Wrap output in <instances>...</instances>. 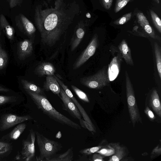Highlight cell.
I'll use <instances>...</instances> for the list:
<instances>
[{
	"label": "cell",
	"mask_w": 161,
	"mask_h": 161,
	"mask_svg": "<svg viewBox=\"0 0 161 161\" xmlns=\"http://www.w3.org/2000/svg\"><path fill=\"white\" fill-rule=\"evenodd\" d=\"M81 126L87 129L90 131L95 132V130L88 122L83 120L82 118L79 119Z\"/></svg>",
	"instance_id": "36"
},
{
	"label": "cell",
	"mask_w": 161,
	"mask_h": 161,
	"mask_svg": "<svg viewBox=\"0 0 161 161\" xmlns=\"http://www.w3.org/2000/svg\"><path fill=\"white\" fill-rule=\"evenodd\" d=\"M108 69L107 66H104L93 75L80 78V83L90 89H102L108 85L110 81Z\"/></svg>",
	"instance_id": "4"
},
{
	"label": "cell",
	"mask_w": 161,
	"mask_h": 161,
	"mask_svg": "<svg viewBox=\"0 0 161 161\" xmlns=\"http://www.w3.org/2000/svg\"><path fill=\"white\" fill-rule=\"evenodd\" d=\"M36 139L35 130H30L29 134L25 139L22 141V147L20 153V159L25 161L32 160L35 156V142Z\"/></svg>",
	"instance_id": "6"
},
{
	"label": "cell",
	"mask_w": 161,
	"mask_h": 161,
	"mask_svg": "<svg viewBox=\"0 0 161 161\" xmlns=\"http://www.w3.org/2000/svg\"><path fill=\"white\" fill-rule=\"evenodd\" d=\"M105 156H111L114 154L115 150L114 148L110 145L108 148H103L99 150L96 152Z\"/></svg>",
	"instance_id": "32"
},
{
	"label": "cell",
	"mask_w": 161,
	"mask_h": 161,
	"mask_svg": "<svg viewBox=\"0 0 161 161\" xmlns=\"http://www.w3.org/2000/svg\"><path fill=\"white\" fill-rule=\"evenodd\" d=\"M71 87L76 95L81 100L85 102H89V100L88 96L85 92L74 85H71Z\"/></svg>",
	"instance_id": "26"
},
{
	"label": "cell",
	"mask_w": 161,
	"mask_h": 161,
	"mask_svg": "<svg viewBox=\"0 0 161 161\" xmlns=\"http://www.w3.org/2000/svg\"><path fill=\"white\" fill-rule=\"evenodd\" d=\"M126 90L128 109L133 126L136 122H142L139 110L136 103L134 91L129 74L125 71Z\"/></svg>",
	"instance_id": "5"
},
{
	"label": "cell",
	"mask_w": 161,
	"mask_h": 161,
	"mask_svg": "<svg viewBox=\"0 0 161 161\" xmlns=\"http://www.w3.org/2000/svg\"><path fill=\"white\" fill-rule=\"evenodd\" d=\"M35 132L39 152V155L36 157V160L49 161L62 149L63 146L59 142L47 138L37 131Z\"/></svg>",
	"instance_id": "3"
},
{
	"label": "cell",
	"mask_w": 161,
	"mask_h": 161,
	"mask_svg": "<svg viewBox=\"0 0 161 161\" xmlns=\"http://www.w3.org/2000/svg\"><path fill=\"white\" fill-rule=\"evenodd\" d=\"M56 69L54 65L49 62H43L39 64L35 69V72L38 76L53 75Z\"/></svg>",
	"instance_id": "16"
},
{
	"label": "cell",
	"mask_w": 161,
	"mask_h": 161,
	"mask_svg": "<svg viewBox=\"0 0 161 161\" xmlns=\"http://www.w3.org/2000/svg\"><path fill=\"white\" fill-rule=\"evenodd\" d=\"M59 97L62 102V105L64 110L75 119L79 120L82 118L81 115L76 106L61 87Z\"/></svg>",
	"instance_id": "9"
},
{
	"label": "cell",
	"mask_w": 161,
	"mask_h": 161,
	"mask_svg": "<svg viewBox=\"0 0 161 161\" xmlns=\"http://www.w3.org/2000/svg\"><path fill=\"white\" fill-rule=\"evenodd\" d=\"M154 51L158 75L161 79V49L158 43H154Z\"/></svg>",
	"instance_id": "24"
},
{
	"label": "cell",
	"mask_w": 161,
	"mask_h": 161,
	"mask_svg": "<svg viewBox=\"0 0 161 161\" xmlns=\"http://www.w3.org/2000/svg\"><path fill=\"white\" fill-rule=\"evenodd\" d=\"M99 45L98 36L97 34L93 36L90 42L74 63L73 68L76 69L84 64L95 53Z\"/></svg>",
	"instance_id": "7"
},
{
	"label": "cell",
	"mask_w": 161,
	"mask_h": 161,
	"mask_svg": "<svg viewBox=\"0 0 161 161\" xmlns=\"http://www.w3.org/2000/svg\"><path fill=\"white\" fill-rule=\"evenodd\" d=\"M8 57L6 52L0 49V69H3L6 65L8 61Z\"/></svg>",
	"instance_id": "31"
},
{
	"label": "cell",
	"mask_w": 161,
	"mask_h": 161,
	"mask_svg": "<svg viewBox=\"0 0 161 161\" xmlns=\"http://www.w3.org/2000/svg\"></svg>",
	"instance_id": "45"
},
{
	"label": "cell",
	"mask_w": 161,
	"mask_h": 161,
	"mask_svg": "<svg viewBox=\"0 0 161 161\" xmlns=\"http://www.w3.org/2000/svg\"><path fill=\"white\" fill-rule=\"evenodd\" d=\"M13 150L11 143L0 141V158L9 155Z\"/></svg>",
	"instance_id": "25"
},
{
	"label": "cell",
	"mask_w": 161,
	"mask_h": 161,
	"mask_svg": "<svg viewBox=\"0 0 161 161\" xmlns=\"http://www.w3.org/2000/svg\"><path fill=\"white\" fill-rule=\"evenodd\" d=\"M122 58L119 53L114 58L108 67V72L110 81L114 80L119 74L122 62Z\"/></svg>",
	"instance_id": "13"
},
{
	"label": "cell",
	"mask_w": 161,
	"mask_h": 161,
	"mask_svg": "<svg viewBox=\"0 0 161 161\" xmlns=\"http://www.w3.org/2000/svg\"><path fill=\"white\" fill-rule=\"evenodd\" d=\"M16 26L20 31L28 36L34 35L36 29L34 24L22 14H19L15 17Z\"/></svg>",
	"instance_id": "10"
},
{
	"label": "cell",
	"mask_w": 161,
	"mask_h": 161,
	"mask_svg": "<svg viewBox=\"0 0 161 161\" xmlns=\"http://www.w3.org/2000/svg\"><path fill=\"white\" fill-rule=\"evenodd\" d=\"M143 28L150 37L161 42L160 37L155 33L154 30L149 24L145 25Z\"/></svg>",
	"instance_id": "28"
},
{
	"label": "cell",
	"mask_w": 161,
	"mask_h": 161,
	"mask_svg": "<svg viewBox=\"0 0 161 161\" xmlns=\"http://www.w3.org/2000/svg\"><path fill=\"white\" fill-rule=\"evenodd\" d=\"M110 146L114 148L115 153L110 158L108 161H119L125 155L124 148L120 146L119 143H111Z\"/></svg>",
	"instance_id": "22"
},
{
	"label": "cell",
	"mask_w": 161,
	"mask_h": 161,
	"mask_svg": "<svg viewBox=\"0 0 161 161\" xmlns=\"http://www.w3.org/2000/svg\"><path fill=\"white\" fill-rule=\"evenodd\" d=\"M46 2L35 9V23L39 32L41 42L51 47L59 40L75 17L80 12L79 4L74 1L55 0L54 6H46Z\"/></svg>",
	"instance_id": "1"
},
{
	"label": "cell",
	"mask_w": 161,
	"mask_h": 161,
	"mask_svg": "<svg viewBox=\"0 0 161 161\" xmlns=\"http://www.w3.org/2000/svg\"><path fill=\"white\" fill-rule=\"evenodd\" d=\"M33 51L32 42L25 39L20 42L18 45V54L19 58L24 59L31 54Z\"/></svg>",
	"instance_id": "14"
},
{
	"label": "cell",
	"mask_w": 161,
	"mask_h": 161,
	"mask_svg": "<svg viewBox=\"0 0 161 161\" xmlns=\"http://www.w3.org/2000/svg\"><path fill=\"white\" fill-rule=\"evenodd\" d=\"M18 100V97L15 96L0 95V105L15 103Z\"/></svg>",
	"instance_id": "29"
},
{
	"label": "cell",
	"mask_w": 161,
	"mask_h": 161,
	"mask_svg": "<svg viewBox=\"0 0 161 161\" xmlns=\"http://www.w3.org/2000/svg\"><path fill=\"white\" fill-rule=\"evenodd\" d=\"M120 53L127 64L134 66L131 51L127 42L125 39H123L118 46Z\"/></svg>",
	"instance_id": "17"
},
{
	"label": "cell",
	"mask_w": 161,
	"mask_h": 161,
	"mask_svg": "<svg viewBox=\"0 0 161 161\" xmlns=\"http://www.w3.org/2000/svg\"><path fill=\"white\" fill-rule=\"evenodd\" d=\"M0 28L8 39L10 40L13 39L15 33L14 29L11 26L3 14L0 15Z\"/></svg>",
	"instance_id": "19"
},
{
	"label": "cell",
	"mask_w": 161,
	"mask_h": 161,
	"mask_svg": "<svg viewBox=\"0 0 161 161\" xmlns=\"http://www.w3.org/2000/svg\"><path fill=\"white\" fill-rule=\"evenodd\" d=\"M73 157V147H71L63 153L57 154L49 161H72Z\"/></svg>",
	"instance_id": "23"
},
{
	"label": "cell",
	"mask_w": 161,
	"mask_h": 161,
	"mask_svg": "<svg viewBox=\"0 0 161 161\" xmlns=\"http://www.w3.org/2000/svg\"><path fill=\"white\" fill-rule=\"evenodd\" d=\"M157 3H159V0H154Z\"/></svg>",
	"instance_id": "43"
},
{
	"label": "cell",
	"mask_w": 161,
	"mask_h": 161,
	"mask_svg": "<svg viewBox=\"0 0 161 161\" xmlns=\"http://www.w3.org/2000/svg\"><path fill=\"white\" fill-rule=\"evenodd\" d=\"M9 91V89L0 86V92H8Z\"/></svg>",
	"instance_id": "42"
},
{
	"label": "cell",
	"mask_w": 161,
	"mask_h": 161,
	"mask_svg": "<svg viewBox=\"0 0 161 161\" xmlns=\"http://www.w3.org/2000/svg\"><path fill=\"white\" fill-rule=\"evenodd\" d=\"M151 106L159 117H161V104L158 94L156 89H154L151 95L149 100Z\"/></svg>",
	"instance_id": "20"
},
{
	"label": "cell",
	"mask_w": 161,
	"mask_h": 161,
	"mask_svg": "<svg viewBox=\"0 0 161 161\" xmlns=\"http://www.w3.org/2000/svg\"><path fill=\"white\" fill-rule=\"evenodd\" d=\"M43 87L44 90L47 92L51 91L59 96L60 87L55 77L53 75L46 76Z\"/></svg>",
	"instance_id": "15"
},
{
	"label": "cell",
	"mask_w": 161,
	"mask_h": 161,
	"mask_svg": "<svg viewBox=\"0 0 161 161\" xmlns=\"http://www.w3.org/2000/svg\"><path fill=\"white\" fill-rule=\"evenodd\" d=\"M26 127L25 123H22L17 125L10 132L2 137L0 140L6 142L17 140L23 133Z\"/></svg>",
	"instance_id": "18"
},
{
	"label": "cell",
	"mask_w": 161,
	"mask_h": 161,
	"mask_svg": "<svg viewBox=\"0 0 161 161\" xmlns=\"http://www.w3.org/2000/svg\"><path fill=\"white\" fill-rule=\"evenodd\" d=\"M150 13L153 24L159 33H161V20L159 17L155 12L150 10Z\"/></svg>",
	"instance_id": "27"
},
{
	"label": "cell",
	"mask_w": 161,
	"mask_h": 161,
	"mask_svg": "<svg viewBox=\"0 0 161 161\" xmlns=\"http://www.w3.org/2000/svg\"><path fill=\"white\" fill-rule=\"evenodd\" d=\"M37 108L50 118L59 123L77 130L81 129L77 123L56 110L51 104L46 96L29 91H25Z\"/></svg>",
	"instance_id": "2"
},
{
	"label": "cell",
	"mask_w": 161,
	"mask_h": 161,
	"mask_svg": "<svg viewBox=\"0 0 161 161\" xmlns=\"http://www.w3.org/2000/svg\"><path fill=\"white\" fill-rule=\"evenodd\" d=\"M86 24L82 20L76 25L70 42L71 52L75 50L83 39L86 32Z\"/></svg>",
	"instance_id": "11"
},
{
	"label": "cell",
	"mask_w": 161,
	"mask_h": 161,
	"mask_svg": "<svg viewBox=\"0 0 161 161\" xmlns=\"http://www.w3.org/2000/svg\"><path fill=\"white\" fill-rule=\"evenodd\" d=\"M48 3H50L52 0H46Z\"/></svg>",
	"instance_id": "44"
},
{
	"label": "cell",
	"mask_w": 161,
	"mask_h": 161,
	"mask_svg": "<svg viewBox=\"0 0 161 161\" xmlns=\"http://www.w3.org/2000/svg\"><path fill=\"white\" fill-rule=\"evenodd\" d=\"M130 0H116L114 7V11L117 13L121 10Z\"/></svg>",
	"instance_id": "34"
},
{
	"label": "cell",
	"mask_w": 161,
	"mask_h": 161,
	"mask_svg": "<svg viewBox=\"0 0 161 161\" xmlns=\"http://www.w3.org/2000/svg\"><path fill=\"white\" fill-rule=\"evenodd\" d=\"M138 21L141 26L143 28L147 25L149 24L146 16L142 13H138L137 14Z\"/></svg>",
	"instance_id": "35"
},
{
	"label": "cell",
	"mask_w": 161,
	"mask_h": 161,
	"mask_svg": "<svg viewBox=\"0 0 161 161\" xmlns=\"http://www.w3.org/2000/svg\"><path fill=\"white\" fill-rule=\"evenodd\" d=\"M8 2L9 7L14 8L17 6H20L23 0H6Z\"/></svg>",
	"instance_id": "37"
},
{
	"label": "cell",
	"mask_w": 161,
	"mask_h": 161,
	"mask_svg": "<svg viewBox=\"0 0 161 161\" xmlns=\"http://www.w3.org/2000/svg\"><path fill=\"white\" fill-rule=\"evenodd\" d=\"M21 83L25 91H29L46 96L43 89L41 88L35 84L24 79L21 80Z\"/></svg>",
	"instance_id": "21"
},
{
	"label": "cell",
	"mask_w": 161,
	"mask_h": 161,
	"mask_svg": "<svg viewBox=\"0 0 161 161\" xmlns=\"http://www.w3.org/2000/svg\"><path fill=\"white\" fill-rule=\"evenodd\" d=\"M161 153V147L157 146L153 151L152 154H156L158 155L160 154Z\"/></svg>",
	"instance_id": "41"
},
{
	"label": "cell",
	"mask_w": 161,
	"mask_h": 161,
	"mask_svg": "<svg viewBox=\"0 0 161 161\" xmlns=\"http://www.w3.org/2000/svg\"><path fill=\"white\" fill-rule=\"evenodd\" d=\"M60 86L64 90L67 95L72 100L80 112L84 120L90 124L95 130V127L89 117L82 106L80 103L73 95L67 86L57 77H55Z\"/></svg>",
	"instance_id": "12"
},
{
	"label": "cell",
	"mask_w": 161,
	"mask_h": 161,
	"mask_svg": "<svg viewBox=\"0 0 161 161\" xmlns=\"http://www.w3.org/2000/svg\"><path fill=\"white\" fill-rule=\"evenodd\" d=\"M113 0H101L102 3L104 7L108 10L111 7Z\"/></svg>",
	"instance_id": "38"
},
{
	"label": "cell",
	"mask_w": 161,
	"mask_h": 161,
	"mask_svg": "<svg viewBox=\"0 0 161 161\" xmlns=\"http://www.w3.org/2000/svg\"><path fill=\"white\" fill-rule=\"evenodd\" d=\"M33 119L29 115L19 116L8 114L2 115L0 120V131H3L17 124Z\"/></svg>",
	"instance_id": "8"
},
{
	"label": "cell",
	"mask_w": 161,
	"mask_h": 161,
	"mask_svg": "<svg viewBox=\"0 0 161 161\" xmlns=\"http://www.w3.org/2000/svg\"><path fill=\"white\" fill-rule=\"evenodd\" d=\"M103 157L102 155L97 153L94 154L92 157V160L93 161H103Z\"/></svg>",
	"instance_id": "40"
},
{
	"label": "cell",
	"mask_w": 161,
	"mask_h": 161,
	"mask_svg": "<svg viewBox=\"0 0 161 161\" xmlns=\"http://www.w3.org/2000/svg\"><path fill=\"white\" fill-rule=\"evenodd\" d=\"M131 16V12L125 14L114 21V24L118 25L124 24L130 19Z\"/></svg>",
	"instance_id": "30"
},
{
	"label": "cell",
	"mask_w": 161,
	"mask_h": 161,
	"mask_svg": "<svg viewBox=\"0 0 161 161\" xmlns=\"http://www.w3.org/2000/svg\"><path fill=\"white\" fill-rule=\"evenodd\" d=\"M145 112L148 117L151 120H153L155 119V116L153 112L148 107H147L145 110Z\"/></svg>",
	"instance_id": "39"
},
{
	"label": "cell",
	"mask_w": 161,
	"mask_h": 161,
	"mask_svg": "<svg viewBox=\"0 0 161 161\" xmlns=\"http://www.w3.org/2000/svg\"><path fill=\"white\" fill-rule=\"evenodd\" d=\"M101 147L102 146H98L90 148H85L80 150L79 153L83 155H89L96 153L100 149Z\"/></svg>",
	"instance_id": "33"
}]
</instances>
